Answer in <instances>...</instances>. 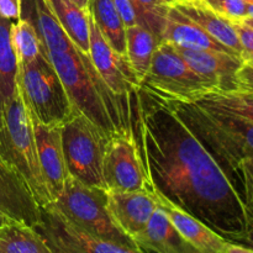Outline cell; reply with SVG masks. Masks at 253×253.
<instances>
[{"label": "cell", "mask_w": 253, "mask_h": 253, "mask_svg": "<svg viewBox=\"0 0 253 253\" xmlns=\"http://www.w3.org/2000/svg\"><path fill=\"white\" fill-rule=\"evenodd\" d=\"M174 47L185 62L200 76L214 82L219 90L236 89V73L244 61L240 56L210 49H188Z\"/></svg>", "instance_id": "16"}, {"label": "cell", "mask_w": 253, "mask_h": 253, "mask_svg": "<svg viewBox=\"0 0 253 253\" xmlns=\"http://www.w3.org/2000/svg\"><path fill=\"white\" fill-rule=\"evenodd\" d=\"M72 1L76 2V4L78 5L79 7H82V9L88 10L89 9V2H90V0H72Z\"/></svg>", "instance_id": "36"}, {"label": "cell", "mask_w": 253, "mask_h": 253, "mask_svg": "<svg viewBox=\"0 0 253 253\" xmlns=\"http://www.w3.org/2000/svg\"><path fill=\"white\" fill-rule=\"evenodd\" d=\"M0 253H51L34 227L9 219L0 226Z\"/></svg>", "instance_id": "23"}, {"label": "cell", "mask_w": 253, "mask_h": 253, "mask_svg": "<svg viewBox=\"0 0 253 253\" xmlns=\"http://www.w3.org/2000/svg\"><path fill=\"white\" fill-rule=\"evenodd\" d=\"M239 173L245 208L249 216L253 217V156L245 158L240 163Z\"/></svg>", "instance_id": "29"}, {"label": "cell", "mask_w": 253, "mask_h": 253, "mask_svg": "<svg viewBox=\"0 0 253 253\" xmlns=\"http://www.w3.org/2000/svg\"><path fill=\"white\" fill-rule=\"evenodd\" d=\"M12 21L0 16V95L4 104L14 95L17 86V58L10 36Z\"/></svg>", "instance_id": "24"}, {"label": "cell", "mask_w": 253, "mask_h": 253, "mask_svg": "<svg viewBox=\"0 0 253 253\" xmlns=\"http://www.w3.org/2000/svg\"><path fill=\"white\" fill-rule=\"evenodd\" d=\"M138 15V24L147 27L160 37L166 16L175 0H132Z\"/></svg>", "instance_id": "27"}, {"label": "cell", "mask_w": 253, "mask_h": 253, "mask_svg": "<svg viewBox=\"0 0 253 253\" xmlns=\"http://www.w3.org/2000/svg\"><path fill=\"white\" fill-rule=\"evenodd\" d=\"M135 125L152 189L225 239L239 241L249 222L244 199L182 119L158 96L140 88Z\"/></svg>", "instance_id": "1"}, {"label": "cell", "mask_w": 253, "mask_h": 253, "mask_svg": "<svg viewBox=\"0 0 253 253\" xmlns=\"http://www.w3.org/2000/svg\"><path fill=\"white\" fill-rule=\"evenodd\" d=\"M40 215L41 219L34 229L51 253H131L126 247L94 237L53 202L40 207Z\"/></svg>", "instance_id": "9"}, {"label": "cell", "mask_w": 253, "mask_h": 253, "mask_svg": "<svg viewBox=\"0 0 253 253\" xmlns=\"http://www.w3.org/2000/svg\"><path fill=\"white\" fill-rule=\"evenodd\" d=\"M241 22H244V24H246L247 26L252 27V29H253V16H247V17H245V19L242 20Z\"/></svg>", "instance_id": "38"}, {"label": "cell", "mask_w": 253, "mask_h": 253, "mask_svg": "<svg viewBox=\"0 0 253 253\" xmlns=\"http://www.w3.org/2000/svg\"><path fill=\"white\" fill-rule=\"evenodd\" d=\"M141 88L162 99L179 101H198L219 90L214 82L195 72L167 42H161L156 49Z\"/></svg>", "instance_id": "7"}, {"label": "cell", "mask_w": 253, "mask_h": 253, "mask_svg": "<svg viewBox=\"0 0 253 253\" xmlns=\"http://www.w3.org/2000/svg\"><path fill=\"white\" fill-rule=\"evenodd\" d=\"M215 12L231 22L242 21L247 17V6L244 0H203Z\"/></svg>", "instance_id": "28"}, {"label": "cell", "mask_w": 253, "mask_h": 253, "mask_svg": "<svg viewBox=\"0 0 253 253\" xmlns=\"http://www.w3.org/2000/svg\"><path fill=\"white\" fill-rule=\"evenodd\" d=\"M174 6L197 22L210 36L241 57V44L234 22L215 12L203 0H185L175 2Z\"/></svg>", "instance_id": "19"}, {"label": "cell", "mask_w": 253, "mask_h": 253, "mask_svg": "<svg viewBox=\"0 0 253 253\" xmlns=\"http://www.w3.org/2000/svg\"><path fill=\"white\" fill-rule=\"evenodd\" d=\"M160 99L197 136L241 194L239 167L245 158L253 156L252 121L207 108L195 101Z\"/></svg>", "instance_id": "3"}, {"label": "cell", "mask_w": 253, "mask_h": 253, "mask_svg": "<svg viewBox=\"0 0 253 253\" xmlns=\"http://www.w3.org/2000/svg\"><path fill=\"white\" fill-rule=\"evenodd\" d=\"M103 179L109 192L152 190L135 132L109 137L103 158Z\"/></svg>", "instance_id": "10"}, {"label": "cell", "mask_w": 253, "mask_h": 253, "mask_svg": "<svg viewBox=\"0 0 253 253\" xmlns=\"http://www.w3.org/2000/svg\"><path fill=\"white\" fill-rule=\"evenodd\" d=\"M160 43V37L142 25L126 27V57L141 84Z\"/></svg>", "instance_id": "20"}, {"label": "cell", "mask_w": 253, "mask_h": 253, "mask_svg": "<svg viewBox=\"0 0 253 253\" xmlns=\"http://www.w3.org/2000/svg\"><path fill=\"white\" fill-rule=\"evenodd\" d=\"M54 204L71 220L96 239L120 245L131 253H140L132 239L124 234L108 210V190L86 185L68 175L62 194Z\"/></svg>", "instance_id": "6"}, {"label": "cell", "mask_w": 253, "mask_h": 253, "mask_svg": "<svg viewBox=\"0 0 253 253\" xmlns=\"http://www.w3.org/2000/svg\"><path fill=\"white\" fill-rule=\"evenodd\" d=\"M61 138L68 174L86 185L106 189L103 158L108 136L77 110L61 125Z\"/></svg>", "instance_id": "8"}, {"label": "cell", "mask_w": 253, "mask_h": 253, "mask_svg": "<svg viewBox=\"0 0 253 253\" xmlns=\"http://www.w3.org/2000/svg\"><path fill=\"white\" fill-rule=\"evenodd\" d=\"M31 120L42 174L51 200L54 202L63 192L64 183L69 175L62 148L61 125H44L32 115Z\"/></svg>", "instance_id": "13"}, {"label": "cell", "mask_w": 253, "mask_h": 253, "mask_svg": "<svg viewBox=\"0 0 253 253\" xmlns=\"http://www.w3.org/2000/svg\"><path fill=\"white\" fill-rule=\"evenodd\" d=\"M160 39L161 42H167L172 46L182 47V48L210 49V51L237 54L229 47L210 36L204 29H202L187 15L183 14L174 5L168 10Z\"/></svg>", "instance_id": "17"}, {"label": "cell", "mask_w": 253, "mask_h": 253, "mask_svg": "<svg viewBox=\"0 0 253 253\" xmlns=\"http://www.w3.org/2000/svg\"><path fill=\"white\" fill-rule=\"evenodd\" d=\"M90 14V12H89ZM89 56L106 85L120 98L133 104L141 88L127 57L118 53L108 43L91 15H89Z\"/></svg>", "instance_id": "11"}, {"label": "cell", "mask_w": 253, "mask_h": 253, "mask_svg": "<svg viewBox=\"0 0 253 253\" xmlns=\"http://www.w3.org/2000/svg\"><path fill=\"white\" fill-rule=\"evenodd\" d=\"M0 212L9 219L35 227L40 222V204L21 173L0 156Z\"/></svg>", "instance_id": "12"}, {"label": "cell", "mask_w": 253, "mask_h": 253, "mask_svg": "<svg viewBox=\"0 0 253 253\" xmlns=\"http://www.w3.org/2000/svg\"><path fill=\"white\" fill-rule=\"evenodd\" d=\"M153 190V189H152ZM158 207L168 215L180 236L199 253H229L231 242L185 210L153 190Z\"/></svg>", "instance_id": "14"}, {"label": "cell", "mask_w": 253, "mask_h": 253, "mask_svg": "<svg viewBox=\"0 0 253 253\" xmlns=\"http://www.w3.org/2000/svg\"><path fill=\"white\" fill-rule=\"evenodd\" d=\"M44 2L71 41L89 53V9H82L72 0H44Z\"/></svg>", "instance_id": "21"}, {"label": "cell", "mask_w": 253, "mask_h": 253, "mask_svg": "<svg viewBox=\"0 0 253 253\" xmlns=\"http://www.w3.org/2000/svg\"><path fill=\"white\" fill-rule=\"evenodd\" d=\"M0 156L21 173L40 207L52 202L40 166L31 115L19 85L14 95L4 104Z\"/></svg>", "instance_id": "4"}, {"label": "cell", "mask_w": 253, "mask_h": 253, "mask_svg": "<svg viewBox=\"0 0 253 253\" xmlns=\"http://www.w3.org/2000/svg\"><path fill=\"white\" fill-rule=\"evenodd\" d=\"M125 26L138 24V15L132 0H113Z\"/></svg>", "instance_id": "31"}, {"label": "cell", "mask_w": 253, "mask_h": 253, "mask_svg": "<svg viewBox=\"0 0 253 253\" xmlns=\"http://www.w3.org/2000/svg\"><path fill=\"white\" fill-rule=\"evenodd\" d=\"M247 6V16H253V0H244Z\"/></svg>", "instance_id": "37"}, {"label": "cell", "mask_w": 253, "mask_h": 253, "mask_svg": "<svg viewBox=\"0 0 253 253\" xmlns=\"http://www.w3.org/2000/svg\"><path fill=\"white\" fill-rule=\"evenodd\" d=\"M207 108L240 116L253 123V93L239 90H214L195 101Z\"/></svg>", "instance_id": "25"}, {"label": "cell", "mask_w": 253, "mask_h": 253, "mask_svg": "<svg viewBox=\"0 0 253 253\" xmlns=\"http://www.w3.org/2000/svg\"><path fill=\"white\" fill-rule=\"evenodd\" d=\"M157 208L158 203L153 190H108L109 212L119 229L131 239L145 229Z\"/></svg>", "instance_id": "15"}, {"label": "cell", "mask_w": 253, "mask_h": 253, "mask_svg": "<svg viewBox=\"0 0 253 253\" xmlns=\"http://www.w3.org/2000/svg\"><path fill=\"white\" fill-rule=\"evenodd\" d=\"M4 127V101H2L1 95H0V132Z\"/></svg>", "instance_id": "35"}, {"label": "cell", "mask_w": 253, "mask_h": 253, "mask_svg": "<svg viewBox=\"0 0 253 253\" xmlns=\"http://www.w3.org/2000/svg\"><path fill=\"white\" fill-rule=\"evenodd\" d=\"M239 244L245 245L246 247L251 249L253 251V217L249 216V222H247V227L245 234L242 235L241 239L239 240Z\"/></svg>", "instance_id": "34"}, {"label": "cell", "mask_w": 253, "mask_h": 253, "mask_svg": "<svg viewBox=\"0 0 253 253\" xmlns=\"http://www.w3.org/2000/svg\"><path fill=\"white\" fill-rule=\"evenodd\" d=\"M7 220H9V217H6V216H5V215H2L1 212H0V226H1V225L4 224V222H6Z\"/></svg>", "instance_id": "39"}, {"label": "cell", "mask_w": 253, "mask_h": 253, "mask_svg": "<svg viewBox=\"0 0 253 253\" xmlns=\"http://www.w3.org/2000/svg\"><path fill=\"white\" fill-rule=\"evenodd\" d=\"M34 22L47 57L61 78L74 108L90 119L108 137L135 132V103L113 93L90 56L71 41L44 0H34Z\"/></svg>", "instance_id": "2"}, {"label": "cell", "mask_w": 253, "mask_h": 253, "mask_svg": "<svg viewBox=\"0 0 253 253\" xmlns=\"http://www.w3.org/2000/svg\"><path fill=\"white\" fill-rule=\"evenodd\" d=\"M175 1H177V2H179V1H185V0H175Z\"/></svg>", "instance_id": "40"}, {"label": "cell", "mask_w": 253, "mask_h": 253, "mask_svg": "<svg viewBox=\"0 0 253 253\" xmlns=\"http://www.w3.org/2000/svg\"><path fill=\"white\" fill-rule=\"evenodd\" d=\"M89 12L108 43L126 57V26L113 0H90Z\"/></svg>", "instance_id": "22"}, {"label": "cell", "mask_w": 253, "mask_h": 253, "mask_svg": "<svg viewBox=\"0 0 253 253\" xmlns=\"http://www.w3.org/2000/svg\"><path fill=\"white\" fill-rule=\"evenodd\" d=\"M17 85L31 115L44 125H62L77 111L44 48L31 62H17Z\"/></svg>", "instance_id": "5"}, {"label": "cell", "mask_w": 253, "mask_h": 253, "mask_svg": "<svg viewBox=\"0 0 253 253\" xmlns=\"http://www.w3.org/2000/svg\"><path fill=\"white\" fill-rule=\"evenodd\" d=\"M236 89L253 93V61L244 62L237 71Z\"/></svg>", "instance_id": "32"}, {"label": "cell", "mask_w": 253, "mask_h": 253, "mask_svg": "<svg viewBox=\"0 0 253 253\" xmlns=\"http://www.w3.org/2000/svg\"><path fill=\"white\" fill-rule=\"evenodd\" d=\"M138 252L197 253L180 236L168 215L160 207L155 210L145 229L132 237Z\"/></svg>", "instance_id": "18"}, {"label": "cell", "mask_w": 253, "mask_h": 253, "mask_svg": "<svg viewBox=\"0 0 253 253\" xmlns=\"http://www.w3.org/2000/svg\"><path fill=\"white\" fill-rule=\"evenodd\" d=\"M22 1L21 0H0V16L2 19L19 20L21 17Z\"/></svg>", "instance_id": "33"}, {"label": "cell", "mask_w": 253, "mask_h": 253, "mask_svg": "<svg viewBox=\"0 0 253 253\" xmlns=\"http://www.w3.org/2000/svg\"><path fill=\"white\" fill-rule=\"evenodd\" d=\"M10 36L17 62H31L43 48L42 40L32 19L20 17L16 22H12Z\"/></svg>", "instance_id": "26"}, {"label": "cell", "mask_w": 253, "mask_h": 253, "mask_svg": "<svg viewBox=\"0 0 253 253\" xmlns=\"http://www.w3.org/2000/svg\"><path fill=\"white\" fill-rule=\"evenodd\" d=\"M234 26L241 44L242 61H253V29L241 21L234 22Z\"/></svg>", "instance_id": "30"}]
</instances>
